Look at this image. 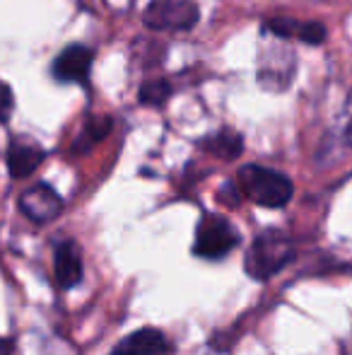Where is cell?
Listing matches in <instances>:
<instances>
[{
    "mask_svg": "<svg viewBox=\"0 0 352 355\" xmlns=\"http://www.w3.org/2000/svg\"><path fill=\"white\" fill-rule=\"evenodd\" d=\"M241 242V234L237 227L217 213H205L196 227V242H193V254L207 261H220L230 252H234Z\"/></svg>",
    "mask_w": 352,
    "mask_h": 355,
    "instance_id": "3",
    "label": "cell"
},
{
    "mask_svg": "<svg viewBox=\"0 0 352 355\" xmlns=\"http://www.w3.org/2000/svg\"><path fill=\"white\" fill-rule=\"evenodd\" d=\"M46 153L39 148L37 143H27V141H12L8 148V172L12 179H24L29 174L37 172V167L44 162Z\"/></svg>",
    "mask_w": 352,
    "mask_h": 355,
    "instance_id": "10",
    "label": "cell"
},
{
    "mask_svg": "<svg viewBox=\"0 0 352 355\" xmlns=\"http://www.w3.org/2000/svg\"><path fill=\"white\" fill-rule=\"evenodd\" d=\"M12 353H15L12 338H0V355H12Z\"/></svg>",
    "mask_w": 352,
    "mask_h": 355,
    "instance_id": "18",
    "label": "cell"
},
{
    "mask_svg": "<svg viewBox=\"0 0 352 355\" xmlns=\"http://www.w3.org/2000/svg\"><path fill=\"white\" fill-rule=\"evenodd\" d=\"M172 343L160 329L142 327L116 343L109 355H169Z\"/></svg>",
    "mask_w": 352,
    "mask_h": 355,
    "instance_id": "8",
    "label": "cell"
},
{
    "mask_svg": "<svg viewBox=\"0 0 352 355\" xmlns=\"http://www.w3.org/2000/svg\"><path fill=\"white\" fill-rule=\"evenodd\" d=\"M85 263H82V252L73 239H63L53 249V276L61 290H71L82 281Z\"/></svg>",
    "mask_w": 352,
    "mask_h": 355,
    "instance_id": "7",
    "label": "cell"
},
{
    "mask_svg": "<svg viewBox=\"0 0 352 355\" xmlns=\"http://www.w3.org/2000/svg\"><path fill=\"white\" fill-rule=\"evenodd\" d=\"M19 211L27 215L32 223H51L63 211V198L48 184H34V187H29L19 196Z\"/></svg>",
    "mask_w": 352,
    "mask_h": 355,
    "instance_id": "6",
    "label": "cell"
},
{
    "mask_svg": "<svg viewBox=\"0 0 352 355\" xmlns=\"http://www.w3.org/2000/svg\"><path fill=\"white\" fill-rule=\"evenodd\" d=\"M297 75V56L287 44H272L259 56V85L266 92H285Z\"/></svg>",
    "mask_w": 352,
    "mask_h": 355,
    "instance_id": "5",
    "label": "cell"
},
{
    "mask_svg": "<svg viewBox=\"0 0 352 355\" xmlns=\"http://www.w3.org/2000/svg\"><path fill=\"white\" fill-rule=\"evenodd\" d=\"M12 109H15V94L8 83L0 80V123H5L12 116Z\"/></svg>",
    "mask_w": 352,
    "mask_h": 355,
    "instance_id": "17",
    "label": "cell"
},
{
    "mask_svg": "<svg viewBox=\"0 0 352 355\" xmlns=\"http://www.w3.org/2000/svg\"><path fill=\"white\" fill-rule=\"evenodd\" d=\"M340 138L343 143L352 148V89L348 92V99L343 104V116H340Z\"/></svg>",
    "mask_w": 352,
    "mask_h": 355,
    "instance_id": "16",
    "label": "cell"
},
{
    "mask_svg": "<svg viewBox=\"0 0 352 355\" xmlns=\"http://www.w3.org/2000/svg\"><path fill=\"white\" fill-rule=\"evenodd\" d=\"M297 39H299L302 44H306V46H321V44L328 39V29H326V24L319 22V19H309V22H302Z\"/></svg>",
    "mask_w": 352,
    "mask_h": 355,
    "instance_id": "15",
    "label": "cell"
},
{
    "mask_svg": "<svg viewBox=\"0 0 352 355\" xmlns=\"http://www.w3.org/2000/svg\"><path fill=\"white\" fill-rule=\"evenodd\" d=\"M239 191L263 208H282L295 196V184L287 174L261 164H244L237 174Z\"/></svg>",
    "mask_w": 352,
    "mask_h": 355,
    "instance_id": "1",
    "label": "cell"
},
{
    "mask_svg": "<svg viewBox=\"0 0 352 355\" xmlns=\"http://www.w3.org/2000/svg\"><path fill=\"white\" fill-rule=\"evenodd\" d=\"M201 148H205L210 155L220 159H237L241 153H244V138L239 136L232 128H222L215 136H207L201 141Z\"/></svg>",
    "mask_w": 352,
    "mask_h": 355,
    "instance_id": "11",
    "label": "cell"
},
{
    "mask_svg": "<svg viewBox=\"0 0 352 355\" xmlns=\"http://www.w3.org/2000/svg\"><path fill=\"white\" fill-rule=\"evenodd\" d=\"M92 68V51L82 44L63 49L53 61V78L61 83H85Z\"/></svg>",
    "mask_w": 352,
    "mask_h": 355,
    "instance_id": "9",
    "label": "cell"
},
{
    "mask_svg": "<svg viewBox=\"0 0 352 355\" xmlns=\"http://www.w3.org/2000/svg\"><path fill=\"white\" fill-rule=\"evenodd\" d=\"M169 97H172V85H169V80H165V78L145 80V83L140 85V92H138L140 104H147V107H162Z\"/></svg>",
    "mask_w": 352,
    "mask_h": 355,
    "instance_id": "13",
    "label": "cell"
},
{
    "mask_svg": "<svg viewBox=\"0 0 352 355\" xmlns=\"http://www.w3.org/2000/svg\"><path fill=\"white\" fill-rule=\"evenodd\" d=\"M299 27H302V19L272 17V19H268V22L263 24V34H272V37H277L280 42H285V39H297Z\"/></svg>",
    "mask_w": 352,
    "mask_h": 355,
    "instance_id": "14",
    "label": "cell"
},
{
    "mask_svg": "<svg viewBox=\"0 0 352 355\" xmlns=\"http://www.w3.org/2000/svg\"><path fill=\"white\" fill-rule=\"evenodd\" d=\"M295 259V242L280 230H266L254 239L244 259V271L254 281H268Z\"/></svg>",
    "mask_w": 352,
    "mask_h": 355,
    "instance_id": "2",
    "label": "cell"
},
{
    "mask_svg": "<svg viewBox=\"0 0 352 355\" xmlns=\"http://www.w3.org/2000/svg\"><path fill=\"white\" fill-rule=\"evenodd\" d=\"M109 131H111V119H109V116H92V119H87L82 133L77 136V141L73 143V153H87L92 145H97L99 141H104V138L109 136Z\"/></svg>",
    "mask_w": 352,
    "mask_h": 355,
    "instance_id": "12",
    "label": "cell"
},
{
    "mask_svg": "<svg viewBox=\"0 0 352 355\" xmlns=\"http://www.w3.org/2000/svg\"><path fill=\"white\" fill-rule=\"evenodd\" d=\"M198 17L201 10L193 0H152L142 12V24L152 32H188Z\"/></svg>",
    "mask_w": 352,
    "mask_h": 355,
    "instance_id": "4",
    "label": "cell"
}]
</instances>
